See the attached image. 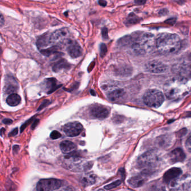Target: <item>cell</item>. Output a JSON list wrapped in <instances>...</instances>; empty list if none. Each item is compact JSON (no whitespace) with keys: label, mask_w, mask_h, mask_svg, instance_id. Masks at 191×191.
<instances>
[{"label":"cell","mask_w":191,"mask_h":191,"mask_svg":"<svg viewBox=\"0 0 191 191\" xmlns=\"http://www.w3.org/2000/svg\"><path fill=\"white\" fill-rule=\"evenodd\" d=\"M58 48H59L58 46H53L48 48L40 50V52L43 55L45 56L46 57H49L50 56L54 54L59 53V52L57 51Z\"/></svg>","instance_id":"cell-25"},{"label":"cell","mask_w":191,"mask_h":191,"mask_svg":"<svg viewBox=\"0 0 191 191\" xmlns=\"http://www.w3.org/2000/svg\"><path fill=\"white\" fill-rule=\"evenodd\" d=\"M50 100H46L43 101V102L40 104V105L38 109H37V111H40V110L43 109L44 108L47 107L50 103Z\"/></svg>","instance_id":"cell-32"},{"label":"cell","mask_w":191,"mask_h":191,"mask_svg":"<svg viewBox=\"0 0 191 191\" xmlns=\"http://www.w3.org/2000/svg\"><path fill=\"white\" fill-rule=\"evenodd\" d=\"M102 37L104 40H108L109 39L108 37V30L107 28H103L102 30Z\"/></svg>","instance_id":"cell-30"},{"label":"cell","mask_w":191,"mask_h":191,"mask_svg":"<svg viewBox=\"0 0 191 191\" xmlns=\"http://www.w3.org/2000/svg\"><path fill=\"white\" fill-rule=\"evenodd\" d=\"M96 92H94V91H93V90H91V93H92V96H96V93H95Z\"/></svg>","instance_id":"cell-45"},{"label":"cell","mask_w":191,"mask_h":191,"mask_svg":"<svg viewBox=\"0 0 191 191\" xmlns=\"http://www.w3.org/2000/svg\"><path fill=\"white\" fill-rule=\"evenodd\" d=\"M125 95V92L121 89H117L108 94V98L112 102H117L122 99Z\"/></svg>","instance_id":"cell-23"},{"label":"cell","mask_w":191,"mask_h":191,"mask_svg":"<svg viewBox=\"0 0 191 191\" xmlns=\"http://www.w3.org/2000/svg\"><path fill=\"white\" fill-rule=\"evenodd\" d=\"M159 161V157L158 154L155 150H149L142 154L138 157L137 164L140 169H144V170H148L156 167Z\"/></svg>","instance_id":"cell-4"},{"label":"cell","mask_w":191,"mask_h":191,"mask_svg":"<svg viewBox=\"0 0 191 191\" xmlns=\"http://www.w3.org/2000/svg\"><path fill=\"white\" fill-rule=\"evenodd\" d=\"M18 88V84L13 77L10 76L6 77V85L4 87L6 94H12L15 92L17 91Z\"/></svg>","instance_id":"cell-18"},{"label":"cell","mask_w":191,"mask_h":191,"mask_svg":"<svg viewBox=\"0 0 191 191\" xmlns=\"http://www.w3.org/2000/svg\"><path fill=\"white\" fill-rule=\"evenodd\" d=\"M98 3L101 6H103V7L106 6L107 5V1L105 0H99Z\"/></svg>","instance_id":"cell-39"},{"label":"cell","mask_w":191,"mask_h":191,"mask_svg":"<svg viewBox=\"0 0 191 191\" xmlns=\"http://www.w3.org/2000/svg\"><path fill=\"white\" fill-rule=\"evenodd\" d=\"M67 51L69 55L73 58L79 57L83 54V49L80 45L76 42L71 40L69 42Z\"/></svg>","instance_id":"cell-15"},{"label":"cell","mask_w":191,"mask_h":191,"mask_svg":"<svg viewBox=\"0 0 191 191\" xmlns=\"http://www.w3.org/2000/svg\"><path fill=\"white\" fill-rule=\"evenodd\" d=\"M107 52V46L104 43H101L100 45V54L101 57L103 58Z\"/></svg>","instance_id":"cell-28"},{"label":"cell","mask_w":191,"mask_h":191,"mask_svg":"<svg viewBox=\"0 0 191 191\" xmlns=\"http://www.w3.org/2000/svg\"><path fill=\"white\" fill-rule=\"evenodd\" d=\"M186 147L189 152L191 153V136L188 138L186 142Z\"/></svg>","instance_id":"cell-33"},{"label":"cell","mask_w":191,"mask_h":191,"mask_svg":"<svg viewBox=\"0 0 191 191\" xmlns=\"http://www.w3.org/2000/svg\"><path fill=\"white\" fill-rule=\"evenodd\" d=\"M32 119H33V118H32L30 119L28 121H27V122L25 123L23 125V126L21 127V129H20V131H21V132H22V131H23L24 130L25 128V127H27V126H28V125H29L28 123H29L31 121H32Z\"/></svg>","instance_id":"cell-38"},{"label":"cell","mask_w":191,"mask_h":191,"mask_svg":"<svg viewBox=\"0 0 191 191\" xmlns=\"http://www.w3.org/2000/svg\"><path fill=\"white\" fill-rule=\"evenodd\" d=\"M121 183H122V182H121V180H118L115 181L114 182L109 184H108V185H107V186H105L104 187V188H105V189H107V190H110V189H113V188H115L118 187V186H119V185L121 184Z\"/></svg>","instance_id":"cell-27"},{"label":"cell","mask_w":191,"mask_h":191,"mask_svg":"<svg viewBox=\"0 0 191 191\" xmlns=\"http://www.w3.org/2000/svg\"><path fill=\"white\" fill-rule=\"evenodd\" d=\"M96 176L93 173H86L81 177L80 182L85 187L92 186L96 183Z\"/></svg>","instance_id":"cell-22"},{"label":"cell","mask_w":191,"mask_h":191,"mask_svg":"<svg viewBox=\"0 0 191 191\" xmlns=\"http://www.w3.org/2000/svg\"><path fill=\"white\" fill-rule=\"evenodd\" d=\"M39 122V121L38 119H36V120L35 121L34 123H33V125H32V126H31V128H32L33 130H34L35 128L36 127V126L38 125Z\"/></svg>","instance_id":"cell-41"},{"label":"cell","mask_w":191,"mask_h":191,"mask_svg":"<svg viewBox=\"0 0 191 191\" xmlns=\"http://www.w3.org/2000/svg\"><path fill=\"white\" fill-rule=\"evenodd\" d=\"M169 11L168 9L167 8H163L160 10V11L159 12V14L160 16H165L167 15L168 14Z\"/></svg>","instance_id":"cell-35"},{"label":"cell","mask_w":191,"mask_h":191,"mask_svg":"<svg viewBox=\"0 0 191 191\" xmlns=\"http://www.w3.org/2000/svg\"><path fill=\"white\" fill-rule=\"evenodd\" d=\"M63 130L67 136L73 138L79 136L82 132L83 126L80 122H73L66 123Z\"/></svg>","instance_id":"cell-10"},{"label":"cell","mask_w":191,"mask_h":191,"mask_svg":"<svg viewBox=\"0 0 191 191\" xmlns=\"http://www.w3.org/2000/svg\"><path fill=\"white\" fill-rule=\"evenodd\" d=\"M18 133V128H16L13 131H12L11 132L8 134L9 137H12V136H15Z\"/></svg>","instance_id":"cell-36"},{"label":"cell","mask_w":191,"mask_h":191,"mask_svg":"<svg viewBox=\"0 0 191 191\" xmlns=\"http://www.w3.org/2000/svg\"><path fill=\"white\" fill-rule=\"evenodd\" d=\"M187 168L189 170L191 171V159H190V160L188 162Z\"/></svg>","instance_id":"cell-43"},{"label":"cell","mask_w":191,"mask_h":191,"mask_svg":"<svg viewBox=\"0 0 191 191\" xmlns=\"http://www.w3.org/2000/svg\"><path fill=\"white\" fill-rule=\"evenodd\" d=\"M150 174V172L144 170L141 174L131 178L128 180V183L131 187L134 188L140 187L145 183L147 177Z\"/></svg>","instance_id":"cell-14"},{"label":"cell","mask_w":191,"mask_h":191,"mask_svg":"<svg viewBox=\"0 0 191 191\" xmlns=\"http://www.w3.org/2000/svg\"><path fill=\"white\" fill-rule=\"evenodd\" d=\"M140 20H141V18H138L133 13H131L127 17V18L125 22V24L127 26H130L132 25L138 24L140 21Z\"/></svg>","instance_id":"cell-26"},{"label":"cell","mask_w":191,"mask_h":191,"mask_svg":"<svg viewBox=\"0 0 191 191\" xmlns=\"http://www.w3.org/2000/svg\"><path fill=\"white\" fill-rule=\"evenodd\" d=\"M50 137L53 140H56L61 137V134H60L57 131H53L51 132L50 134Z\"/></svg>","instance_id":"cell-29"},{"label":"cell","mask_w":191,"mask_h":191,"mask_svg":"<svg viewBox=\"0 0 191 191\" xmlns=\"http://www.w3.org/2000/svg\"><path fill=\"white\" fill-rule=\"evenodd\" d=\"M44 86L47 94H49L56 90L58 88H60L61 86V85H57V81L56 80V79L50 78L46 79L44 81Z\"/></svg>","instance_id":"cell-19"},{"label":"cell","mask_w":191,"mask_h":191,"mask_svg":"<svg viewBox=\"0 0 191 191\" xmlns=\"http://www.w3.org/2000/svg\"><path fill=\"white\" fill-rule=\"evenodd\" d=\"M172 72L185 79H191V60H184L176 63L173 66Z\"/></svg>","instance_id":"cell-6"},{"label":"cell","mask_w":191,"mask_h":191,"mask_svg":"<svg viewBox=\"0 0 191 191\" xmlns=\"http://www.w3.org/2000/svg\"><path fill=\"white\" fill-rule=\"evenodd\" d=\"M50 35L51 33H50V32H47L39 36L37 38L36 44L39 50H43L44 48L52 44L50 41Z\"/></svg>","instance_id":"cell-17"},{"label":"cell","mask_w":191,"mask_h":191,"mask_svg":"<svg viewBox=\"0 0 191 191\" xmlns=\"http://www.w3.org/2000/svg\"><path fill=\"white\" fill-rule=\"evenodd\" d=\"M146 2V0H134V3L138 5H143Z\"/></svg>","instance_id":"cell-37"},{"label":"cell","mask_w":191,"mask_h":191,"mask_svg":"<svg viewBox=\"0 0 191 191\" xmlns=\"http://www.w3.org/2000/svg\"><path fill=\"white\" fill-rule=\"evenodd\" d=\"M169 158L170 163L174 164L178 162L183 161L186 158V154L183 150L180 148L174 149L169 154Z\"/></svg>","instance_id":"cell-16"},{"label":"cell","mask_w":191,"mask_h":191,"mask_svg":"<svg viewBox=\"0 0 191 191\" xmlns=\"http://www.w3.org/2000/svg\"><path fill=\"white\" fill-rule=\"evenodd\" d=\"M21 102V97L17 94L12 93L8 96L6 99V103L11 107H15L19 104Z\"/></svg>","instance_id":"cell-24"},{"label":"cell","mask_w":191,"mask_h":191,"mask_svg":"<svg viewBox=\"0 0 191 191\" xmlns=\"http://www.w3.org/2000/svg\"><path fill=\"white\" fill-rule=\"evenodd\" d=\"M60 149L63 154H69L73 153L76 150V145L73 142L65 140L61 143Z\"/></svg>","instance_id":"cell-20"},{"label":"cell","mask_w":191,"mask_h":191,"mask_svg":"<svg viewBox=\"0 0 191 191\" xmlns=\"http://www.w3.org/2000/svg\"><path fill=\"white\" fill-rule=\"evenodd\" d=\"M191 190V181L184 184L180 190Z\"/></svg>","instance_id":"cell-31"},{"label":"cell","mask_w":191,"mask_h":191,"mask_svg":"<svg viewBox=\"0 0 191 191\" xmlns=\"http://www.w3.org/2000/svg\"><path fill=\"white\" fill-rule=\"evenodd\" d=\"M143 100L148 107L157 108L163 103L164 96L162 92L158 90L150 89L145 92Z\"/></svg>","instance_id":"cell-5"},{"label":"cell","mask_w":191,"mask_h":191,"mask_svg":"<svg viewBox=\"0 0 191 191\" xmlns=\"http://www.w3.org/2000/svg\"><path fill=\"white\" fill-rule=\"evenodd\" d=\"M0 20H1V21H0L1 27H2L3 26V25L4 24V23H5V20H4V17H3L2 14H1V19Z\"/></svg>","instance_id":"cell-42"},{"label":"cell","mask_w":191,"mask_h":191,"mask_svg":"<svg viewBox=\"0 0 191 191\" xmlns=\"http://www.w3.org/2000/svg\"><path fill=\"white\" fill-rule=\"evenodd\" d=\"M19 146L15 145L14 146V147H13V150H14V151L15 152V151H18V150H19Z\"/></svg>","instance_id":"cell-44"},{"label":"cell","mask_w":191,"mask_h":191,"mask_svg":"<svg viewBox=\"0 0 191 191\" xmlns=\"http://www.w3.org/2000/svg\"><path fill=\"white\" fill-rule=\"evenodd\" d=\"M132 41L130 45L132 52L136 55H144L154 50L157 40L154 35L146 32H135L132 34Z\"/></svg>","instance_id":"cell-1"},{"label":"cell","mask_w":191,"mask_h":191,"mask_svg":"<svg viewBox=\"0 0 191 191\" xmlns=\"http://www.w3.org/2000/svg\"><path fill=\"white\" fill-rule=\"evenodd\" d=\"M60 180L50 178L40 180L37 185V190L39 191H49L57 190L62 186Z\"/></svg>","instance_id":"cell-7"},{"label":"cell","mask_w":191,"mask_h":191,"mask_svg":"<svg viewBox=\"0 0 191 191\" xmlns=\"http://www.w3.org/2000/svg\"><path fill=\"white\" fill-rule=\"evenodd\" d=\"M71 65L64 58H61L55 62L52 66V70L54 73H58L62 70L70 69Z\"/></svg>","instance_id":"cell-21"},{"label":"cell","mask_w":191,"mask_h":191,"mask_svg":"<svg viewBox=\"0 0 191 191\" xmlns=\"http://www.w3.org/2000/svg\"><path fill=\"white\" fill-rule=\"evenodd\" d=\"M168 66L163 62L153 60L147 62L145 65V70L146 72L151 73H162L167 71Z\"/></svg>","instance_id":"cell-9"},{"label":"cell","mask_w":191,"mask_h":191,"mask_svg":"<svg viewBox=\"0 0 191 191\" xmlns=\"http://www.w3.org/2000/svg\"><path fill=\"white\" fill-rule=\"evenodd\" d=\"M156 47L161 53L170 54L176 53L181 48V40L175 34L162 33L156 38Z\"/></svg>","instance_id":"cell-2"},{"label":"cell","mask_w":191,"mask_h":191,"mask_svg":"<svg viewBox=\"0 0 191 191\" xmlns=\"http://www.w3.org/2000/svg\"><path fill=\"white\" fill-rule=\"evenodd\" d=\"M182 173V170L180 169L172 168L165 173L163 176V180L165 183L173 187Z\"/></svg>","instance_id":"cell-11"},{"label":"cell","mask_w":191,"mask_h":191,"mask_svg":"<svg viewBox=\"0 0 191 191\" xmlns=\"http://www.w3.org/2000/svg\"><path fill=\"white\" fill-rule=\"evenodd\" d=\"M187 79L177 76L168 81L164 86V92L169 99H178L188 92Z\"/></svg>","instance_id":"cell-3"},{"label":"cell","mask_w":191,"mask_h":191,"mask_svg":"<svg viewBox=\"0 0 191 191\" xmlns=\"http://www.w3.org/2000/svg\"><path fill=\"white\" fill-rule=\"evenodd\" d=\"M2 122L6 125H10L12 123V121L10 119H4L2 121Z\"/></svg>","instance_id":"cell-40"},{"label":"cell","mask_w":191,"mask_h":191,"mask_svg":"<svg viewBox=\"0 0 191 191\" xmlns=\"http://www.w3.org/2000/svg\"><path fill=\"white\" fill-rule=\"evenodd\" d=\"M69 35V29L67 28H62L57 31H54L51 33L50 41L52 44L62 43L68 39Z\"/></svg>","instance_id":"cell-12"},{"label":"cell","mask_w":191,"mask_h":191,"mask_svg":"<svg viewBox=\"0 0 191 191\" xmlns=\"http://www.w3.org/2000/svg\"><path fill=\"white\" fill-rule=\"evenodd\" d=\"M110 111L107 107L103 105H95L90 110V115L94 118L99 119H104L107 118Z\"/></svg>","instance_id":"cell-13"},{"label":"cell","mask_w":191,"mask_h":191,"mask_svg":"<svg viewBox=\"0 0 191 191\" xmlns=\"http://www.w3.org/2000/svg\"><path fill=\"white\" fill-rule=\"evenodd\" d=\"M65 163L66 164L67 168L71 170L80 171L85 170L84 167L81 164H85L86 163H83L82 159L80 157L75 155H69L65 157Z\"/></svg>","instance_id":"cell-8"},{"label":"cell","mask_w":191,"mask_h":191,"mask_svg":"<svg viewBox=\"0 0 191 191\" xmlns=\"http://www.w3.org/2000/svg\"><path fill=\"white\" fill-rule=\"evenodd\" d=\"M176 18H170V19H168L165 20V23H167L168 24L173 25H174L176 23Z\"/></svg>","instance_id":"cell-34"}]
</instances>
